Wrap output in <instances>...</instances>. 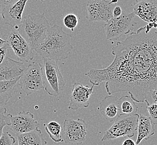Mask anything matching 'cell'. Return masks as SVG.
Listing matches in <instances>:
<instances>
[{
	"mask_svg": "<svg viewBox=\"0 0 157 145\" xmlns=\"http://www.w3.org/2000/svg\"><path fill=\"white\" fill-rule=\"evenodd\" d=\"M154 23L118 41L112 48L115 57L109 66L85 74L91 84L98 86L105 82L109 95L128 92L136 102H144L149 91L157 89V29Z\"/></svg>",
	"mask_w": 157,
	"mask_h": 145,
	"instance_id": "6da1fadb",
	"label": "cell"
},
{
	"mask_svg": "<svg viewBox=\"0 0 157 145\" xmlns=\"http://www.w3.org/2000/svg\"><path fill=\"white\" fill-rule=\"evenodd\" d=\"M72 35L65 33L62 26H50L45 39L34 50L42 58L54 61L66 60L74 49L71 44Z\"/></svg>",
	"mask_w": 157,
	"mask_h": 145,
	"instance_id": "7a4b0ae2",
	"label": "cell"
},
{
	"mask_svg": "<svg viewBox=\"0 0 157 145\" xmlns=\"http://www.w3.org/2000/svg\"><path fill=\"white\" fill-rule=\"evenodd\" d=\"M50 26L44 14H33L23 18L17 30L35 50L45 39Z\"/></svg>",
	"mask_w": 157,
	"mask_h": 145,
	"instance_id": "3957f363",
	"label": "cell"
},
{
	"mask_svg": "<svg viewBox=\"0 0 157 145\" xmlns=\"http://www.w3.org/2000/svg\"><path fill=\"white\" fill-rule=\"evenodd\" d=\"M39 63L42 70L44 90L49 96L58 97L66 85V80L59 68L58 61L42 58Z\"/></svg>",
	"mask_w": 157,
	"mask_h": 145,
	"instance_id": "277c9868",
	"label": "cell"
},
{
	"mask_svg": "<svg viewBox=\"0 0 157 145\" xmlns=\"http://www.w3.org/2000/svg\"><path fill=\"white\" fill-rule=\"evenodd\" d=\"M139 115L120 114L115 120L112 127L106 131L101 139V141L113 140L121 137L132 138L138 130Z\"/></svg>",
	"mask_w": 157,
	"mask_h": 145,
	"instance_id": "5b68a950",
	"label": "cell"
},
{
	"mask_svg": "<svg viewBox=\"0 0 157 145\" xmlns=\"http://www.w3.org/2000/svg\"><path fill=\"white\" fill-rule=\"evenodd\" d=\"M135 14H123L117 18H113L104 24L106 39L110 41L117 40L124 35H128L133 30L136 23L134 19Z\"/></svg>",
	"mask_w": 157,
	"mask_h": 145,
	"instance_id": "8992f818",
	"label": "cell"
},
{
	"mask_svg": "<svg viewBox=\"0 0 157 145\" xmlns=\"http://www.w3.org/2000/svg\"><path fill=\"white\" fill-rule=\"evenodd\" d=\"M19 80L20 88L26 96L44 89L42 70L36 61L28 65Z\"/></svg>",
	"mask_w": 157,
	"mask_h": 145,
	"instance_id": "52a82bcc",
	"label": "cell"
},
{
	"mask_svg": "<svg viewBox=\"0 0 157 145\" xmlns=\"http://www.w3.org/2000/svg\"><path fill=\"white\" fill-rule=\"evenodd\" d=\"M63 127V141L67 143L81 145L86 141L87 128L84 120L67 119Z\"/></svg>",
	"mask_w": 157,
	"mask_h": 145,
	"instance_id": "ba28073f",
	"label": "cell"
},
{
	"mask_svg": "<svg viewBox=\"0 0 157 145\" xmlns=\"http://www.w3.org/2000/svg\"><path fill=\"white\" fill-rule=\"evenodd\" d=\"M6 41L19 61L28 63L34 57L33 50L18 30L13 29L6 37Z\"/></svg>",
	"mask_w": 157,
	"mask_h": 145,
	"instance_id": "9c48e42d",
	"label": "cell"
},
{
	"mask_svg": "<svg viewBox=\"0 0 157 145\" xmlns=\"http://www.w3.org/2000/svg\"><path fill=\"white\" fill-rule=\"evenodd\" d=\"M111 1L107 0H89L86 18L90 22H107L113 18Z\"/></svg>",
	"mask_w": 157,
	"mask_h": 145,
	"instance_id": "30bf717a",
	"label": "cell"
},
{
	"mask_svg": "<svg viewBox=\"0 0 157 145\" xmlns=\"http://www.w3.org/2000/svg\"><path fill=\"white\" fill-rule=\"evenodd\" d=\"M10 121V130L16 135L27 133L39 129V123L30 111H22L15 116L7 115Z\"/></svg>",
	"mask_w": 157,
	"mask_h": 145,
	"instance_id": "8fae6325",
	"label": "cell"
},
{
	"mask_svg": "<svg viewBox=\"0 0 157 145\" xmlns=\"http://www.w3.org/2000/svg\"><path fill=\"white\" fill-rule=\"evenodd\" d=\"M94 85L89 87L78 82L75 83L70 96V103L68 108L76 111L82 108H88L90 98L94 93Z\"/></svg>",
	"mask_w": 157,
	"mask_h": 145,
	"instance_id": "7c38bea8",
	"label": "cell"
},
{
	"mask_svg": "<svg viewBox=\"0 0 157 145\" xmlns=\"http://www.w3.org/2000/svg\"><path fill=\"white\" fill-rule=\"evenodd\" d=\"M26 68L23 63L6 57L0 65V82L20 80Z\"/></svg>",
	"mask_w": 157,
	"mask_h": 145,
	"instance_id": "4fadbf2b",
	"label": "cell"
},
{
	"mask_svg": "<svg viewBox=\"0 0 157 145\" xmlns=\"http://www.w3.org/2000/svg\"><path fill=\"white\" fill-rule=\"evenodd\" d=\"M133 12L148 24L157 22V0H136Z\"/></svg>",
	"mask_w": 157,
	"mask_h": 145,
	"instance_id": "5bb4252c",
	"label": "cell"
},
{
	"mask_svg": "<svg viewBox=\"0 0 157 145\" xmlns=\"http://www.w3.org/2000/svg\"><path fill=\"white\" fill-rule=\"evenodd\" d=\"M28 1L18 0L15 3L3 8V19L6 20L7 24L15 30H18L22 20L23 13Z\"/></svg>",
	"mask_w": 157,
	"mask_h": 145,
	"instance_id": "9a60e30c",
	"label": "cell"
},
{
	"mask_svg": "<svg viewBox=\"0 0 157 145\" xmlns=\"http://www.w3.org/2000/svg\"><path fill=\"white\" fill-rule=\"evenodd\" d=\"M119 100L118 97L109 95L100 103L98 110L104 117L110 122L115 120L120 115Z\"/></svg>",
	"mask_w": 157,
	"mask_h": 145,
	"instance_id": "2e32d148",
	"label": "cell"
},
{
	"mask_svg": "<svg viewBox=\"0 0 157 145\" xmlns=\"http://www.w3.org/2000/svg\"><path fill=\"white\" fill-rule=\"evenodd\" d=\"M137 131L138 136L136 139V145H139L143 140H147L154 135L155 133L154 125L149 117L142 114L139 115Z\"/></svg>",
	"mask_w": 157,
	"mask_h": 145,
	"instance_id": "e0dca14e",
	"label": "cell"
},
{
	"mask_svg": "<svg viewBox=\"0 0 157 145\" xmlns=\"http://www.w3.org/2000/svg\"><path fill=\"white\" fill-rule=\"evenodd\" d=\"M18 145H46V141L41 131L34 130L27 133L17 135Z\"/></svg>",
	"mask_w": 157,
	"mask_h": 145,
	"instance_id": "ac0fdd59",
	"label": "cell"
},
{
	"mask_svg": "<svg viewBox=\"0 0 157 145\" xmlns=\"http://www.w3.org/2000/svg\"><path fill=\"white\" fill-rule=\"evenodd\" d=\"M18 80L0 82V108L6 105L12 98Z\"/></svg>",
	"mask_w": 157,
	"mask_h": 145,
	"instance_id": "d6986e66",
	"label": "cell"
},
{
	"mask_svg": "<svg viewBox=\"0 0 157 145\" xmlns=\"http://www.w3.org/2000/svg\"><path fill=\"white\" fill-rule=\"evenodd\" d=\"M119 107L120 114L133 115L136 114L138 107L136 102L130 97V96H124L119 98Z\"/></svg>",
	"mask_w": 157,
	"mask_h": 145,
	"instance_id": "ffe728a7",
	"label": "cell"
},
{
	"mask_svg": "<svg viewBox=\"0 0 157 145\" xmlns=\"http://www.w3.org/2000/svg\"><path fill=\"white\" fill-rule=\"evenodd\" d=\"M46 132L50 139L56 143L63 142V139L61 136V126L56 121L49 122L45 127Z\"/></svg>",
	"mask_w": 157,
	"mask_h": 145,
	"instance_id": "44dd1931",
	"label": "cell"
},
{
	"mask_svg": "<svg viewBox=\"0 0 157 145\" xmlns=\"http://www.w3.org/2000/svg\"><path fill=\"white\" fill-rule=\"evenodd\" d=\"M63 22L65 27L71 31H74L78 25V18L74 14H69L64 17Z\"/></svg>",
	"mask_w": 157,
	"mask_h": 145,
	"instance_id": "7402d4cb",
	"label": "cell"
},
{
	"mask_svg": "<svg viewBox=\"0 0 157 145\" xmlns=\"http://www.w3.org/2000/svg\"><path fill=\"white\" fill-rule=\"evenodd\" d=\"M147 103L146 108L149 113V117L154 125H157V104H151L148 102L147 100H145Z\"/></svg>",
	"mask_w": 157,
	"mask_h": 145,
	"instance_id": "603a6c76",
	"label": "cell"
},
{
	"mask_svg": "<svg viewBox=\"0 0 157 145\" xmlns=\"http://www.w3.org/2000/svg\"><path fill=\"white\" fill-rule=\"evenodd\" d=\"M7 109L5 107L0 108V137L3 133V130L6 126H9L10 122H8L9 119L8 116H6Z\"/></svg>",
	"mask_w": 157,
	"mask_h": 145,
	"instance_id": "cb8c5ba5",
	"label": "cell"
},
{
	"mask_svg": "<svg viewBox=\"0 0 157 145\" xmlns=\"http://www.w3.org/2000/svg\"><path fill=\"white\" fill-rule=\"evenodd\" d=\"M16 139L9 132H3L0 137V145H15Z\"/></svg>",
	"mask_w": 157,
	"mask_h": 145,
	"instance_id": "d4e9b609",
	"label": "cell"
},
{
	"mask_svg": "<svg viewBox=\"0 0 157 145\" xmlns=\"http://www.w3.org/2000/svg\"><path fill=\"white\" fill-rule=\"evenodd\" d=\"M150 100V102H148L151 104H157V89H151L149 91L146 100Z\"/></svg>",
	"mask_w": 157,
	"mask_h": 145,
	"instance_id": "484cf974",
	"label": "cell"
},
{
	"mask_svg": "<svg viewBox=\"0 0 157 145\" xmlns=\"http://www.w3.org/2000/svg\"><path fill=\"white\" fill-rule=\"evenodd\" d=\"M10 48L7 43L2 48H0V65L2 63L6 57V53L7 49Z\"/></svg>",
	"mask_w": 157,
	"mask_h": 145,
	"instance_id": "4316f807",
	"label": "cell"
},
{
	"mask_svg": "<svg viewBox=\"0 0 157 145\" xmlns=\"http://www.w3.org/2000/svg\"><path fill=\"white\" fill-rule=\"evenodd\" d=\"M123 14V10L121 9V6H117L113 9V18H117L122 15Z\"/></svg>",
	"mask_w": 157,
	"mask_h": 145,
	"instance_id": "83f0119b",
	"label": "cell"
},
{
	"mask_svg": "<svg viewBox=\"0 0 157 145\" xmlns=\"http://www.w3.org/2000/svg\"><path fill=\"white\" fill-rule=\"evenodd\" d=\"M18 0H0V3L4 8L15 3Z\"/></svg>",
	"mask_w": 157,
	"mask_h": 145,
	"instance_id": "f1b7e54d",
	"label": "cell"
},
{
	"mask_svg": "<svg viewBox=\"0 0 157 145\" xmlns=\"http://www.w3.org/2000/svg\"><path fill=\"white\" fill-rule=\"evenodd\" d=\"M122 145H136V142L133 139H130V138L125 139L124 142H123Z\"/></svg>",
	"mask_w": 157,
	"mask_h": 145,
	"instance_id": "f546056e",
	"label": "cell"
},
{
	"mask_svg": "<svg viewBox=\"0 0 157 145\" xmlns=\"http://www.w3.org/2000/svg\"><path fill=\"white\" fill-rule=\"evenodd\" d=\"M3 19V7L0 3V21Z\"/></svg>",
	"mask_w": 157,
	"mask_h": 145,
	"instance_id": "4dcf8cb0",
	"label": "cell"
},
{
	"mask_svg": "<svg viewBox=\"0 0 157 145\" xmlns=\"http://www.w3.org/2000/svg\"><path fill=\"white\" fill-rule=\"evenodd\" d=\"M7 44L6 40H3L0 37V48H2L3 46Z\"/></svg>",
	"mask_w": 157,
	"mask_h": 145,
	"instance_id": "1f68e13d",
	"label": "cell"
},
{
	"mask_svg": "<svg viewBox=\"0 0 157 145\" xmlns=\"http://www.w3.org/2000/svg\"><path fill=\"white\" fill-rule=\"evenodd\" d=\"M110 1L112 2V4H115L118 3V0H111Z\"/></svg>",
	"mask_w": 157,
	"mask_h": 145,
	"instance_id": "d6a6232c",
	"label": "cell"
},
{
	"mask_svg": "<svg viewBox=\"0 0 157 145\" xmlns=\"http://www.w3.org/2000/svg\"><path fill=\"white\" fill-rule=\"evenodd\" d=\"M40 1H41L42 2V3H43V2H44L45 0H40Z\"/></svg>",
	"mask_w": 157,
	"mask_h": 145,
	"instance_id": "836d02e7",
	"label": "cell"
},
{
	"mask_svg": "<svg viewBox=\"0 0 157 145\" xmlns=\"http://www.w3.org/2000/svg\"></svg>",
	"mask_w": 157,
	"mask_h": 145,
	"instance_id": "e575fe53",
	"label": "cell"
},
{
	"mask_svg": "<svg viewBox=\"0 0 157 145\" xmlns=\"http://www.w3.org/2000/svg\"></svg>",
	"mask_w": 157,
	"mask_h": 145,
	"instance_id": "d590c367",
	"label": "cell"
}]
</instances>
